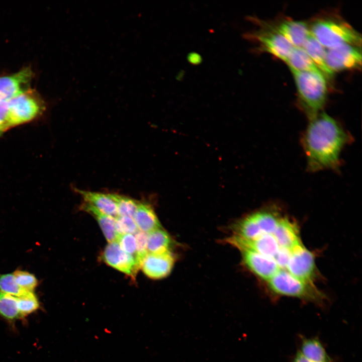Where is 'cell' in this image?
Here are the masks:
<instances>
[{
    "label": "cell",
    "instance_id": "cell-31",
    "mask_svg": "<svg viewBox=\"0 0 362 362\" xmlns=\"http://www.w3.org/2000/svg\"><path fill=\"white\" fill-rule=\"evenodd\" d=\"M116 241L124 251L135 256L136 241L134 235L131 234L118 235Z\"/></svg>",
    "mask_w": 362,
    "mask_h": 362
},
{
    "label": "cell",
    "instance_id": "cell-21",
    "mask_svg": "<svg viewBox=\"0 0 362 362\" xmlns=\"http://www.w3.org/2000/svg\"><path fill=\"white\" fill-rule=\"evenodd\" d=\"M286 62L297 70L321 72L303 47H294Z\"/></svg>",
    "mask_w": 362,
    "mask_h": 362
},
{
    "label": "cell",
    "instance_id": "cell-30",
    "mask_svg": "<svg viewBox=\"0 0 362 362\" xmlns=\"http://www.w3.org/2000/svg\"><path fill=\"white\" fill-rule=\"evenodd\" d=\"M115 219V227L117 235L133 234L138 230L133 218L118 216Z\"/></svg>",
    "mask_w": 362,
    "mask_h": 362
},
{
    "label": "cell",
    "instance_id": "cell-25",
    "mask_svg": "<svg viewBox=\"0 0 362 362\" xmlns=\"http://www.w3.org/2000/svg\"><path fill=\"white\" fill-rule=\"evenodd\" d=\"M108 194L116 204L119 216L133 217L139 202L120 194Z\"/></svg>",
    "mask_w": 362,
    "mask_h": 362
},
{
    "label": "cell",
    "instance_id": "cell-15",
    "mask_svg": "<svg viewBox=\"0 0 362 362\" xmlns=\"http://www.w3.org/2000/svg\"><path fill=\"white\" fill-rule=\"evenodd\" d=\"M276 30L296 47H303L311 34L307 24L301 21H283L278 25Z\"/></svg>",
    "mask_w": 362,
    "mask_h": 362
},
{
    "label": "cell",
    "instance_id": "cell-14",
    "mask_svg": "<svg viewBox=\"0 0 362 362\" xmlns=\"http://www.w3.org/2000/svg\"><path fill=\"white\" fill-rule=\"evenodd\" d=\"M273 235L281 248L292 251L302 245L297 225L287 218H281Z\"/></svg>",
    "mask_w": 362,
    "mask_h": 362
},
{
    "label": "cell",
    "instance_id": "cell-7",
    "mask_svg": "<svg viewBox=\"0 0 362 362\" xmlns=\"http://www.w3.org/2000/svg\"><path fill=\"white\" fill-rule=\"evenodd\" d=\"M291 253L286 270L299 280L313 283L316 270L313 253L303 245L294 249Z\"/></svg>",
    "mask_w": 362,
    "mask_h": 362
},
{
    "label": "cell",
    "instance_id": "cell-10",
    "mask_svg": "<svg viewBox=\"0 0 362 362\" xmlns=\"http://www.w3.org/2000/svg\"><path fill=\"white\" fill-rule=\"evenodd\" d=\"M246 37H252L258 40L261 48L286 61L294 46L276 30L272 31H260L251 35H245Z\"/></svg>",
    "mask_w": 362,
    "mask_h": 362
},
{
    "label": "cell",
    "instance_id": "cell-33",
    "mask_svg": "<svg viewBox=\"0 0 362 362\" xmlns=\"http://www.w3.org/2000/svg\"><path fill=\"white\" fill-rule=\"evenodd\" d=\"M291 251L287 249L280 248L277 254L274 257L280 269H286V267L291 256Z\"/></svg>",
    "mask_w": 362,
    "mask_h": 362
},
{
    "label": "cell",
    "instance_id": "cell-9",
    "mask_svg": "<svg viewBox=\"0 0 362 362\" xmlns=\"http://www.w3.org/2000/svg\"><path fill=\"white\" fill-rule=\"evenodd\" d=\"M225 241L240 250H250L273 259L281 248L273 234H265L253 239L234 234Z\"/></svg>",
    "mask_w": 362,
    "mask_h": 362
},
{
    "label": "cell",
    "instance_id": "cell-28",
    "mask_svg": "<svg viewBox=\"0 0 362 362\" xmlns=\"http://www.w3.org/2000/svg\"><path fill=\"white\" fill-rule=\"evenodd\" d=\"M0 292L18 297L25 291L16 283L13 274H0Z\"/></svg>",
    "mask_w": 362,
    "mask_h": 362
},
{
    "label": "cell",
    "instance_id": "cell-3",
    "mask_svg": "<svg viewBox=\"0 0 362 362\" xmlns=\"http://www.w3.org/2000/svg\"><path fill=\"white\" fill-rule=\"evenodd\" d=\"M311 34L325 48H334L344 44L357 45L361 37L350 25L332 18H321L314 21L310 28Z\"/></svg>",
    "mask_w": 362,
    "mask_h": 362
},
{
    "label": "cell",
    "instance_id": "cell-32",
    "mask_svg": "<svg viewBox=\"0 0 362 362\" xmlns=\"http://www.w3.org/2000/svg\"><path fill=\"white\" fill-rule=\"evenodd\" d=\"M9 101L0 100V136L3 133L10 129Z\"/></svg>",
    "mask_w": 362,
    "mask_h": 362
},
{
    "label": "cell",
    "instance_id": "cell-18",
    "mask_svg": "<svg viewBox=\"0 0 362 362\" xmlns=\"http://www.w3.org/2000/svg\"><path fill=\"white\" fill-rule=\"evenodd\" d=\"M303 48L324 76L330 77L333 74L326 63V50L311 34L308 36Z\"/></svg>",
    "mask_w": 362,
    "mask_h": 362
},
{
    "label": "cell",
    "instance_id": "cell-22",
    "mask_svg": "<svg viewBox=\"0 0 362 362\" xmlns=\"http://www.w3.org/2000/svg\"><path fill=\"white\" fill-rule=\"evenodd\" d=\"M251 215L262 235L273 234L281 218L273 209L263 210Z\"/></svg>",
    "mask_w": 362,
    "mask_h": 362
},
{
    "label": "cell",
    "instance_id": "cell-34",
    "mask_svg": "<svg viewBox=\"0 0 362 362\" xmlns=\"http://www.w3.org/2000/svg\"><path fill=\"white\" fill-rule=\"evenodd\" d=\"M292 362H313L305 357L299 350L294 356Z\"/></svg>",
    "mask_w": 362,
    "mask_h": 362
},
{
    "label": "cell",
    "instance_id": "cell-2",
    "mask_svg": "<svg viewBox=\"0 0 362 362\" xmlns=\"http://www.w3.org/2000/svg\"><path fill=\"white\" fill-rule=\"evenodd\" d=\"M302 106L309 119L320 112L325 105L327 84L321 72L290 68Z\"/></svg>",
    "mask_w": 362,
    "mask_h": 362
},
{
    "label": "cell",
    "instance_id": "cell-17",
    "mask_svg": "<svg viewBox=\"0 0 362 362\" xmlns=\"http://www.w3.org/2000/svg\"><path fill=\"white\" fill-rule=\"evenodd\" d=\"M133 218L138 229L147 234L162 228L153 208L146 203L139 202Z\"/></svg>",
    "mask_w": 362,
    "mask_h": 362
},
{
    "label": "cell",
    "instance_id": "cell-29",
    "mask_svg": "<svg viewBox=\"0 0 362 362\" xmlns=\"http://www.w3.org/2000/svg\"><path fill=\"white\" fill-rule=\"evenodd\" d=\"M134 236L136 241L135 258L138 266L140 268L141 264L148 253L147 234L138 230L134 234Z\"/></svg>",
    "mask_w": 362,
    "mask_h": 362
},
{
    "label": "cell",
    "instance_id": "cell-13",
    "mask_svg": "<svg viewBox=\"0 0 362 362\" xmlns=\"http://www.w3.org/2000/svg\"><path fill=\"white\" fill-rule=\"evenodd\" d=\"M245 265L254 274L267 282L280 269L273 258L248 250H241Z\"/></svg>",
    "mask_w": 362,
    "mask_h": 362
},
{
    "label": "cell",
    "instance_id": "cell-19",
    "mask_svg": "<svg viewBox=\"0 0 362 362\" xmlns=\"http://www.w3.org/2000/svg\"><path fill=\"white\" fill-rule=\"evenodd\" d=\"M80 209L95 218L109 243L116 241L117 234L115 227V218L102 212L85 202L81 204Z\"/></svg>",
    "mask_w": 362,
    "mask_h": 362
},
{
    "label": "cell",
    "instance_id": "cell-20",
    "mask_svg": "<svg viewBox=\"0 0 362 362\" xmlns=\"http://www.w3.org/2000/svg\"><path fill=\"white\" fill-rule=\"evenodd\" d=\"M299 351L313 362H332L322 342L317 337H302Z\"/></svg>",
    "mask_w": 362,
    "mask_h": 362
},
{
    "label": "cell",
    "instance_id": "cell-27",
    "mask_svg": "<svg viewBox=\"0 0 362 362\" xmlns=\"http://www.w3.org/2000/svg\"><path fill=\"white\" fill-rule=\"evenodd\" d=\"M13 274L17 285L25 291L33 292L38 285L35 276L27 271L16 270Z\"/></svg>",
    "mask_w": 362,
    "mask_h": 362
},
{
    "label": "cell",
    "instance_id": "cell-12",
    "mask_svg": "<svg viewBox=\"0 0 362 362\" xmlns=\"http://www.w3.org/2000/svg\"><path fill=\"white\" fill-rule=\"evenodd\" d=\"M174 261V256L169 250L161 253H148L140 268L148 278L160 279L170 274Z\"/></svg>",
    "mask_w": 362,
    "mask_h": 362
},
{
    "label": "cell",
    "instance_id": "cell-8",
    "mask_svg": "<svg viewBox=\"0 0 362 362\" xmlns=\"http://www.w3.org/2000/svg\"><path fill=\"white\" fill-rule=\"evenodd\" d=\"M102 257L106 264L133 279L140 269L135 256L124 251L116 241L109 243Z\"/></svg>",
    "mask_w": 362,
    "mask_h": 362
},
{
    "label": "cell",
    "instance_id": "cell-23",
    "mask_svg": "<svg viewBox=\"0 0 362 362\" xmlns=\"http://www.w3.org/2000/svg\"><path fill=\"white\" fill-rule=\"evenodd\" d=\"M171 238L162 228L147 233L148 253H161L169 250Z\"/></svg>",
    "mask_w": 362,
    "mask_h": 362
},
{
    "label": "cell",
    "instance_id": "cell-5",
    "mask_svg": "<svg viewBox=\"0 0 362 362\" xmlns=\"http://www.w3.org/2000/svg\"><path fill=\"white\" fill-rule=\"evenodd\" d=\"M8 104L10 128L32 121L45 109L41 97L31 88L10 100Z\"/></svg>",
    "mask_w": 362,
    "mask_h": 362
},
{
    "label": "cell",
    "instance_id": "cell-6",
    "mask_svg": "<svg viewBox=\"0 0 362 362\" xmlns=\"http://www.w3.org/2000/svg\"><path fill=\"white\" fill-rule=\"evenodd\" d=\"M326 63L333 72L360 66L361 53L357 45L344 44L326 50Z\"/></svg>",
    "mask_w": 362,
    "mask_h": 362
},
{
    "label": "cell",
    "instance_id": "cell-4",
    "mask_svg": "<svg viewBox=\"0 0 362 362\" xmlns=\"http://www.w3.org/2000/svg\"><path fill=\"white\" fill-rule=\"evenodd\" d=\"M267 283L274 296L297 298L320 305L325 299L324 294L313 283L299 280L286 269H280Z\"/></svg>",
    "mask_w": 362,
    "mask_h": 362
},
{
    "label": "cell",
    "instance_id": "cell-1",
    "mask_svg": "<svg viewBox=\"0 0 362 362\" xmlns=\"http://www.w3.org/2000/svg\"><path fill=\"white\" fill-rule=\"evenodd\" d=\"M349 140L342 126L326 113L320 112L310 119L302 138L308 169L337 168L342 150Z\"/></svg>",
    "mask_w": 362,
    "mask_h": 362
},
{
    "label": "cell",
    "instance_id": "cell-11",
    "mask_svg": "<svg viewBox=\"0 0 362 362\" xmlns=\"http://www.w3.org/2000/svg\"><path fill=\"white\" fill-rule=\"evenodd\" d=\"M33 72L24 68L9 75L0 76V100L9 101L31 89Z\"/></svg>",
    "mask_w": 362,
    "mask_h": 362
},
{
    "label": "cell",
    "instance_id": "cell-24",
    "mask_svg": "<svg viewBox=\"0 0 362 362\" xmlns=\"http://www.w3.org/2000/svg\"><path fill=\"white\" fill-rule=\"evenodd\" d=\"M0 315L9 320L21 317L17 297L0 292Z\"/></svg>",
    "mask_w": 362,
    "mask_h": 362
},
{
    "label": "cell",
    "instance_id": "cell-16",
    "mask_svg": "<svg viewBox=\"0 0 362 362\" xmlns=\"http://www.w3.org/2000/svg\"><path fill=\"white\" fill-rule=\"evenodd\" d=\"M76 193L87 203L102 212L114 218L118 216L115 202L108 194L76 189Z\"/></svg>",
    "mask_w": 362,
    "mask_h": 362
},
{
    "label": "cell",
    "instance_id": "cell-26",
    "mask_svg": "<svg viewBox=\"0 0 362 362\" xmlns=\"http://www.w3.org/2000/svg\"><path fill=\"white\" fill-rule=\"evenodd\" d=\"M17 298L21 316L31 314L39 308V301L33 292L25 291Z\"/></svg>",
    "mask_w": 362,
    "mask_h": 362
}]
</instances>
